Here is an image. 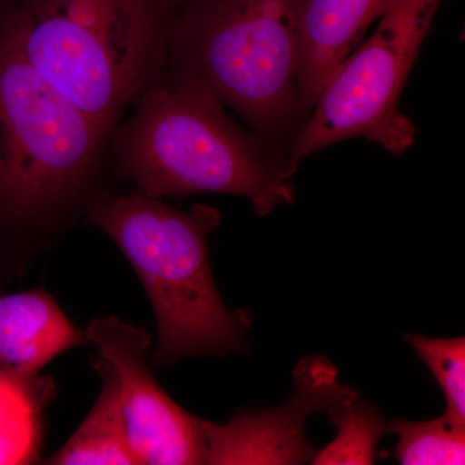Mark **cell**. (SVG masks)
Segmentation results:
<instances>
[{
	"label": "cell",
	"mask_w": 465,
	"mask_h": 465,
	"mask_svg": "<svg viewBox=\"0 0 465 465\" xmlns=\"http://www.w3.org/2000/svg\"><path fill=\"white\" fill-rule=\"evenodd\" d=\"M108 134L0 35V213L32 219L85 182Z\"/></svg>",
	"instance_id": "cell-5"
},
{
	"label": "cell",
	"mask_w": 465,
	"mask_h": 465,
	"mask_svg": "<svg viewBox=\"0 0 465 465\" xmlns=\"http://www.w3.org/2000/svg\"><path fill=\"white\" fill-rule=\"evenodd\" d=\"M161 78L210 91L247 122L281 176L295 173L308 119L296 0H183Z\"/></svg>",
	"instance_id": "cell-1"
},
{
	"label": "cell",
	"mask_w": 465,
	"mask_h": 465,
	"mask_svg": "<svg viewBox=\"0 0 465 465\" xmlns=\"http://www.w3.org/2000/svg\"><path fill=\"white\" fill-rule=\"evenodd\" d=\"M47 379L0 369V465L38 458L42 418L52 396Z\"/></svg>",
	"instance_id": "cell-12"
},
{
	"label": "cell",
	"mask_w": 465,
	"mask_h": 465,
	"mask_svg": "<svg viewBox=\"0 0 465 465\" xmlns=\"http://www.w3.org/2000/svg\"><path fill=\"white\" fill-rule=\"evenodd\" d=\"M443 0H394L376 32L336 69L292 149V161L351 139L394 155L415 143L416 127L400 110L401 94Z\"/></svg>",
	"instance_id": "cell-6"
},
{
	"label": "cell",
	"mask_w": 465,
	"mask_h": 465,
	"mask_svg": "<svg viewBox=\"0 0 465 465\" xmlns=\"http://www.w3.org/2000/svg\"><path fill=\"white\" fill-rule=\"evenodd\" d=\"M94 369L103 378L99 399L78 430L47 464H136L128 442L118 381L112 367L97 354Z\"/></svg>",
	"instance_id": "cell-11"
},
{
	"label": "cell",
	"mask_w": 465,
	"mask_h": 465,
	"mask_svg": "<svg viewBox=\"0 0 465 465\" xmlns=\"http://www.w3.org/2000/svg\"><path fill=\"white\" fill-rule=\"evenodd\" d=\"M220 219L207 204L177 210L140 193L104 202L88 215V224L122 250L148 293L158 327L150 367L249 347V317L226 307L211 271L208 237Z\"/></svg>",
	"instance_id": "cell-4"
},
{
	"label": "cell",
	"mask_w": 465,
	"mask_h": 465,
	"mask_svg": "<svg viewBox=\"0 0 465 465\" xmlns=\"http://www.w3.org/2000/svg\"><path fill=\"white\" fill-rule=\"evenodd\" d=\"M406 341L443 391V416L465 428V338H430L410 332Z\"/></svg>",
	"instance_id": "cell-15"
},
{
	"label": "cell",
	"mask_w": 465,
	"mask_h": 465,
	"mask_svg": "<svg viewBox=\"0 0 465 465\" xmlns=\"http://www.w3.org/2000/svg\"><path fill=\"white\" fill-rule=\"evenodd\" d=\"M295 391L282 405L242 412L224 425L203 420L204 464L312 463L309 416L326 411L341 391L338 371L327 358H304L296 366Z\"/></svg>",
	"instance_id": "cell-8"
},
{
	"label": "cell",
	"mask_w": 465,
	"mask_h": 465,
	"mask_svg": "<svg viewBox=\"0 0 465 465\" xmlns=\"http://www.w3.org/2000/svg\"><path fill=\"white\" fill-rule=\"evenodd\" d=\"M119 127V171L150 198L198 193L247 198L260 216L290 206L295 189L272 166L258 137L226 114L200 85L159 79Z\"/></svg>",
	"instance_id": "cell-3"
},
{
	"label": "cell",
	"mask_w": 465,
	"mask_h": 465,
	"mask_svg": "<svg viewBox=\"0 0 465 465\" xmlns=\"http://www.w3.org/2000/svg\"><path fill=\"white\" fill-rule=\"evenodd\" d=\"M326 412L338 433L326 448L316 451L312 464H374L379 442L388 433L381 412L356 391L342 385Z\"/></svg>",
	"instance_id": "cell-13"
},
{
	"label": "cell",
	"mask_w": 465,
	"mask_h": 465,
	"mask_svg": "<svg viewBox=\"0 0 465 465\" xmlns=\"http://www.w3.org/2000/svg\"><path fill=\"white\" fill-rule=\"evenodd\" d=\"M394 0H296L300 97L308 118L321 92Z\"/></svg>",
	"instance_id": "cell-9"
},
{
	"label": "cell",
	"mask_w": 465,
	"mask_h": 465,
	"mask_svg": "<svg viewBox=\"0 0 465 465\" xmlns=\"http://www.w3.org/2000/svg\"><path fill=\"white\" fill-rule=\"evenodd\" d=\"M388 432L397 436L394 458L403 465H454L465 463V428L446 416L430 420L396 419Z\"/></svg>",
	"instance_id": "cell-14"
},
{
	"label": "cell",
	"mask_w": 465,
	"mask_h": 465,
	"mask_svg": "<svg viewBox=\"0 0 465 465\" xmlns=\"http://www.w3.org/2000/svg\"><path fill=\"white\" fill-rule=\"evenodd\" d=\"M84 345L92 347L45 290L0 296V369L36 375L60 354Z\"/></svg>",
	"instance_id": "cell-10"
},
{
	"label": "cell",
	"mask_w": 465,
	"mask_h": 465,
	"mask_svg": "<svg viewBox=\"0 0 465 465\" xmlns=\"http://www.w3.org/2000/svg\"><path fill=\"white\" fill-rule=\"evenodd\" d=\"M183 0H16L0 35L106 134L157 84Z\"/></svg>",
	"instance_id": "cell-2"
},
{
	"label": "cell",
	"mask_w": 465,
	"mask_h": 465,
	"mask_svg": "<svg viewBox=\"0 0 465 465\" xmlns=\"http://www.w3.org/2000/svg\"><path fill=\"white\" fill-rule=\"evenodd\" d=\"M84 335L114 371L136 464H204L203 419L177 405L150 372L148 330L97 317Z\"/></svg>",
	"instance_id": "cell-7"
}]
</instances>
